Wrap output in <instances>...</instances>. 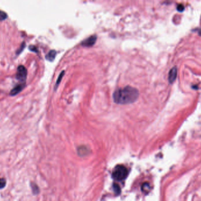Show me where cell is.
<instances>
[{
    "instance_id": "6da1fadb",
    "label": "cell",
    "mask_w": 201,
    "mask_h": 201,
    "mask_svg": "<svg viewBox=\"0 0 201 201\" xmlns=\"http://www.w3.org/2000/svg\"><path fill=\"white\" fill-rule=\"evenodd\" d=\"M138 96V90L129 86L119 88L113 93L114 102L120 105H127L134 103L137 100Z\"/></svg>"
},
{
    "instance_id": "7a4b0ae2",
    "label": "cell",
    "mask_w": 201,
    "mask_h": 201,
    "mask_svg": "<svg viewBox=\"0 0 201 201\" xmlns=\"http://www.w3.org/2000/svg\"><path fill=\"white\" fill-rule=\"evenodd\" d=\"M128 172L127 169L123 165L116 166L112 172V177L116 180H123L128 176Z\"/></svg>"
},
{
    "instance_id": "3957f363",
    "label": "cell",
    "mask_w": 201,
    "mask_h": 201,
    "mask_svg": "<svg viewBox=\"0 0 201 201\" xmlns=\"http://www.w3.org/2000/svg\"><path fill=\"white\" fill-rule=\"evenodd\" d=\"M27 77V70L25 66L20 65L17 67L16 78L21 83V85H25Z\"/></svg>"
},
{
    "instance_id": "277c9868",
    "label": "cell",
    "mask_w": 201,
    "mask_h": 201,
    "mask_svg": "<svg viewBox=\"0 0 201 201\" xmlns=\"http://www.w3.org/2000/svg\"><path fill=\"white\" fill-rule=\"evenodd\" d=\"M96 38H97L96 35H91V36L89 37L88 38H86L85 40H84V41L82 42L81 44L84 46L91 47L95 44L96 40Z\"/></svg>"
},
{
    "instance_id": "5b68a950",
    "label": "cell",
    "mask_w": 201,
    "mask_h": 201,
    "mask_svg": "<svg viewBox=\"0 0 201 201\" xmlns=\"http://www.w3.org/2000/svg\"><path fill=\"white\" fill-rule=\"evenodd\" d=\"M177 73L178 70L176 67H173L170 70L168 74V80L170 83H173L175 81L177 77Z\"/></svg>"
},
{
    "instance_id": "8992f818",
    "label": "cell",
    "mask_w": 201,
    "mask_h": 201,
    "mask_svg": "<svg viewBox=\"0 0 201 201\" xmlns=\"http://www.w3.org/2000/svg\"><path fill=\"white\" fill-rule=\"evenodd\" d=\"M25 85H19L15 87H14L10 92V95L11 96H14L21 92L24 88Z\"/></svg>"
},
{
    "instance_id": "52a82bcc",
    "label": "cell",
    "mask_w": 201,
    "mask_h": 201,
    "mask_svg": "<svg viewBox=\"0 0 201 201\" xmlns=\"http://www.w3.org/2000/svg\"><path fill=\"white\" fill-rule=\"evenodd\" d=\"M56 55V51L55 50H51L48 53L45 55V58L47 60L50 62H52L53 60L55 59V56Z\"/></svg>"
},
{
    "instance_id": "ba28073f",
    "label": "cell",
    "mask_w": 201,
    "mask_h": 201,
    "mask_svg": "<svg viewBox=\"0 0 201 201\" xmlns=\"http://www.w3.org/2000/svg\"><path fill=\"white\" fill-rule=\"evenodd\" d=\"M25 46H26L25 43L24 42H23L22 44H21V46H20V47H19V48L17 50V51H16L17 55H19V54H21V53L23 52V51L24 50V49H25Z\"/></svg>"
},
{
    "instance_id": "9c48e42d",
    "label": "cell",
    "mask_w": 201,
    "mask_h": 201,
    "mask_svg": "<svg viewBox=\"0 0 201 201\" xmlns=\"http://www.w3.org/2000/svg\"><path fill=\"white\" fill-rule=\"evenodd\" d=\"M7 17L8 15L6 12L0 10V21H4V20L7 19Z\"/></svg>"
},
{
    "instance_id": "30bf717a",
    "label": "cell",
    "mask_w": 201,
    "mask_h": 201,
    "mask_svg": "<svg viewBox=\"0 0 201 201\" xmlns=\"http://www.w3.org/2000/svg\"><path fill=\"white\" fill-rule=\"evenodd\" d=\"M31 188H32V192L34 194H37L38 192H39V189H38V186L34 184V183H32L31 184Z\"/></svg>"
},
{
    "instance_id": "8fae6325",
    "label": "cell",
    "mask_w": 201,
    "mask_h": 201,
    "mask_svg": "<svg viewBox=\"0 0 201 201\" xmlns=\"http://www.w3.org/2000/svg\"><path fill=\"white\" fill-rule=\"evenodd\" d=\"M6 180L4 178H0V189H3L6 185Z\"/></svg>"
},
{
    "instance_id": "7c38bea8",
    "label": "cell",
    "mask_w": 201,
    "mask_h": 201,
    "mask_svg": "<svg viewBox=\"0 0 201 201\" xmlns=\"http://www.w3.org/2000/svg\"><path fill=\"white\" fill-rule=\"evenodd\" d=\"M149 189H150V186L149 185V184L148 183H145L143 184L142 185V191L143 192H148L149 191Z\"/></svg>"
},
{
    "instance_id": "4fadbf2b",
    "label": "cell",
    "mask_w": 201,
    "mask_h": 201,
    "mask_svg": "<svg viewBox=\"0 0 201 201\" xmlns=\"http://www.w3.org/2000/svg\"><path fill=\"white\" fill-rule=\"evenodd\" d=\"M64 71H62V73L59 74V77H58V79H57V81H56V85H55V87H56L58 86L59 83H60V82H61V80L63 76H64Z\"/></svg>"
},
{
    "instance_id": "5bb4252c",
    "label": "cell",
    "mask_w": 201,
    "mask_h": 201,
    "mask_svg": "<svg viewBox=\"0 0 201 201\" xmlns=\"http://www.w3.org/2000/svg\"><path fill=\"white\" fill-rule=\"evenodd\" d=\"M29 49H30V50L34 51V52H35V53H38V51L37 48L34 45H30L29 46Z\"/></svg>"
},
{
    "instance_id": "9a60e30c",
    "label": "cell",
    "mask_w": 201,
    "mask_h": 201,
    "mask_svg": "<svg viewBox=\"0 0 201 201\" xmlns=\"http://www.w3.org/2000/svg\"><path fill=\"white\" fill-rule=\"evenodd\" d=\"M114 191L116 194H119L120 193V188L117 184L114 185Z\"/></svg>"
},
{
    "instance_id": "2e32d148",
    "label": "cell",
    "mask_w": 201,
    "mask_h": 201,
    "mask_svg": "<svg viewBox=\"0 0 201 201\" xmlns=\"http://www.w3.org/2000/svg\"><path fill=\"white\" fill-rule=\"evenodd\" d=\"M185 9V7L183 5H181V4H180L179 6H178L177 7V10L179 12H182Z\"/></svg>"
},
{
    "instance_id": "e0dca14e",
    "label": "cell",
    "mask_w": 201,
    "mask_h": 201,
    "mask_svg": "<svg viewBox=\"0 0 201 201\" xmlns=\"http://www.w3.org/2000/svg\"><path fill=\"white\" fill-rule=\"evenodd\" d=\"M199 34L200 35H201V29L199 30Z\"/></svg>"
}]
</instances>
